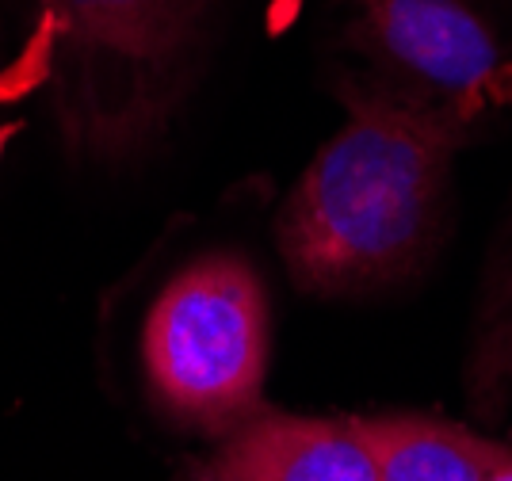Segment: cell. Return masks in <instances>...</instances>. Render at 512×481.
Wrapping results in <instances>:
<instances>
[{
    "label": "cell",
    "mask_w": 512,
    "mask_h": 481,
    "mask_svg": "<svg viewBox=\"0 0 512 481\" xmlns=\"http://www.w3.org/2000/svg\"><path fill=\"white\" fill-rule=\"evenodd\" d=\"M470 413L493 424L512 405V230L493 249L482 294L470 321V352L463 367Z\"/></svg>",
    "instance_id": "52a82bcc"
},
{
    "label": "cell",
    "mask_w": 512,
    "mask_h": 481,
    "mask_svg": "<svg viewBox=\"0 0 512 481\" xmlns=\"http://www.w3.org/2000/svg\"><path fill=\"white\" fill-rule=\"evenodd\" d=\"M211 481H379L356 420H321L260 409L226 436L211 459Z\"/></svg>",
    "instance_id": "5b68a950"
},
{
    "label": "cell",
    "mask_w": 512,
    "mask_h": 481,
    "mask_svg": "<svg viewBox=\"0 0 512 481\" xmlns=\"http://www.w3.org/2000/svg\"><path fill=\"white\" fill-rule=\"evenodd\" d=\"M344 123L310 157L276 218L302 294H375L425 268L444 237L455 153L470 115L394 84L344 77Z\"/></svg>",
    "instance_id": "6da1fadb"
},
{
    "label": "cell",
    "mask_w": 512,
    "mask_h": 481,
    "mask_svg": "<svg viewBox=\"0 0 512 481\" xmlns=\"http://www.w3.org/2000/svg\"><path fill=\"white\" fill-rule=\"evenodd\" d=\"M371 447L379 481H490L512 451L459 424L417 413L356 420Z\"/></svg>",
    "instance_id": "8992f818"
},
{
    "label": "cell",
    "mask_w": 512,
    "mask_h": 481,
    "mask_svg": "<svg viewBox=\"0 0 512 481\" xmlns=\"http://www.w3.org/2000/svg\"><path fill=\"white\" fill-rule=\"evenodd\" d=\"M203 481H211V478H203Z\"/></svg>",
    "instance_id": "9c48e42d"
},
{
    "label": "cell",
    "mask_w": 512,
    "mask_h": 481,
    "mask_svg": "<svg viewBox=\"0 0 512 481\" xmlns=\"http://www.w3.org/2000/svg\"><path fill=\"white\" fill-rule=\"evenodd\" d=\"M490 481H512V462H505V466H501V470H497Z\"/></svg>",
    "instance_id": "ba28073f"
},
{
    "label": "cell",
    "mask_w": 512,
    "mask_h": 481,
    "mask_svg": "<svg viewBox=\"0 0 512 481\" xmlns=\"http://www.w3.org/2000/svg\"><path fill=\"white\" fill-rule=\"evenodd\" d=\"M222 20L226 0H35L39 84L65 157H150L192 104Z\"/></svg>",
    "instance_id": "7a4b0ae2"
},
{
    "label": "cell",
    "mask_w": 512,
    "mask_h": 481,
    "mask_svg": "<svg viewBox=\"0 0 512 481\" xmlns=\"http://www.w3.org/2000/svg\"><path fill=\"white\" fill-rule=\"evenodd\" d=\"M344 39L386 84L463 115L501 65L493 31L463 0H352Z\"/></svg>",
    "instance_id": "277c9868"
},
{
    "label": "cell",
    "mask_w": 512,
    "mask_h": 481,
    "mask_svg": "<svg viewBox=\"0 0 512 481\" xmlns=\"http://www.w3.org/2000/svg\"><path fill=\"white\" fill-rule=\"evenodd\" d=\"M268 294L241 252L184 264L153 298L142 367L153 401L203 436H230L264 409Z\"/></svg>",
    "instance_id": "3957f363"
}]
</instances>
